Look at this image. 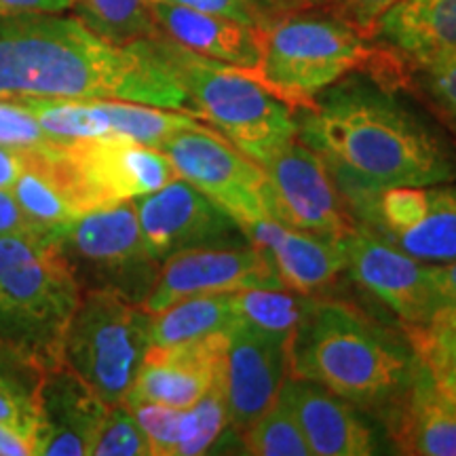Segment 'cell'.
<instances>
[{"instance_id": "obj_1", "label": "cell", "mask_w": 456, "mask_h": 456, "mask_svg": "<svg viewBox=\"0 0 456 456\" xmlns=\"http://www.w3.org/2000/svg\"><path fill=\"white\" fill-rule=\"evenodd\" d=\"M296 125L340 197L456 182L452 135L383 78L349 72L302 106Z\"/></svg>"}, {"instance_id": "obj_2", "label": "cell", "mask_w": 456, "mask_h": 456, "mask_svg": "<svg viewBox=\"0 0 456 456\" xmlns=\"http://www.w3.org/2000/svg\"><path fill=\"white\" fill-rule=\"evenodd\" d=\"M123 100L192 114L186 91L135 41L114 45L77 17L0 15V100Z\"/></svg>"}, {"instance_id": "obj_3", "label": "cell", "mask_w": 456, "mask_h": 456, "mask_svg": "<svg viewBox=\"0 0 456 456\" xmlns=\"http://www.w3.org/2000/svg\"><path fill=\"white\" fill-rule=\"evenodd\" d=\"M408 336L379 326L349 302L309 296L288 342V372L315 380L368 416L389 419L416 368Z\"/></svg>"}, {"instance_id": "obj_4", "label": "cell", "mask_w": 456, "mask_h": 456, "mask_svg": "<svg viewBox=\"0 0 456 456\" xmlns=\"http://www.w3.org/2000/svg\"><path fill=\"white\" fill-rule=\"evenodd\" d=\"M138 43L182 85L192 114L252 161L265 165L298 140L292 106L271 94L249 70L199 55L163 32Z\"/></svg>"}, {"instance_id": "obj_5", "label": "cell", "mask_w": 456, "mask_h": 456, "mask_svg": "<svg viewBox=\"0 0 456 456\" xmlns=\"http://www.w3.org/2000/svg\"><path fill=\"white\" fill-rule=\"evenodd\" d=\"M81 296V283L43 239L0 237V349L38 370L60 366Z\"/></svg>"}, {"instance_id": "obj_6", "label": "cell", "mask_w": 456, "mask_h": 456, "mask_svg": "<svg viewBox=\"0 0 456 456\" xmlns=\"http://www.w3.org/2000/svg\"><path fill=\"white\" fill-rule=\"evenodd\" d=\"M260 30L254 74L289 106H309L370 57L362 32L323 13H281Z\"/></svg>"}, {"instance_id": "obj_7", "label": "cell", "mask_w": 456, "mask_h": 456, "mask_svg": "<svg viewBox=\"0 0 456 456\" xmlns=\"http://www.w3.org/2000/svg\"><path fill=\"white\" fill-rule=\"evenodd\" d=\"M152 313L106 289H85L61 342V366L108 406L127 399L151 340Z\"/></svg>"}, {"instance_id": "obj_8", "label": "cell", "mask_w": 456, "mask_h": 456, "mask_svg": "<svg viewBox=\"0 0 456 456\" xmlns=\"http://www.w3.org/2000/svg\"><path fill=\"white\" fill-rule=\"evenodd\" d=\"M37 152L78 214L131 201L178 178L165 152L121 135L53 140Z\"/></svg>"}, {"instance_id": "obj_9", "label": "cell", "mask_w": 456, "mask_h": 456, "mask_svg": "<svg viewBox=\"0 0 456 456\" xmlns=\"http://www.w3.org/2000/svg\"><path fill=\"white\" fill-rule=\"evenodd\" d=\"M51 245L85 289H106L144 305L161 265L146 249L134 203L85 212L49 232Z\"/></svg>"}, {"instance_id": "obj_10", "label": "cell", "mask_w": 456, "mask_h": 456, "mask_svg": "<svg viewBox=\"0 0 456 456\" xmlns=\"http://www.w3.org/2000/svg\"><path fill=\"white\" fill-rule=\"evenodd\" d=\"M159 151L167 155L178 178L218 203L241 228L271 218L265 167L245 157L218 131L195 123L169 135Z\"/></svg>"}, {"instance_id": "obj_11", "label": "cell", "mask_w": 456, "mask_h": 456, "mask_svg": "<svg viewBox=\"0 0 456 456\" xmlns=\"http://www.w3.org/2000/svg\"><path fill=\"white\" fill-rule=\"evenodd\" d=\"M131 203L146 249L159 265L191 249L249 245L241 224L186 180H171Z\"/></svg>"}, {"instance_id": "obj_12", "label": "cell", "mask_w": 456, "mask_h": 456, "mask_svg": "<svg viewBox=\"0 0 456 456\" xmlns=\"http://www.w3.org/2000/svg\"><path fill=\"white\" fill-rule=\"evenodd\" d=\"M342 245L349 277L395 313L403 328L423 326L448 305L433 275V265L412 258L357 224L342 237Z\"/></svg>"}, {"instance_id": "obj_13", "label": "cell", "mask_w": 456, "mask_h": 456, "mask_svg": "<svg viewBox=\"0 0 456 456\" xmlns=\"http://www.w3.org/2000/svg\"><path fill=\"white\" fill-rule=\"evenodd\" d=\"M55 140L121 135L138 144L161 148L175 131L199 123L195 114L123 100L13 98Z\"/></svg>"}, {"instance_id": "obj_14", "label": "cell", "mask_w": 456, "mask_h": 456, "mask_svg": "<svg viewBox=\"0 0 456 456\" xmlns=\"http://www.w3.org/2000/svg\"><path fill=\"white\" fill-rule=\"evenodd\" d=\"M271 218L309 235L342 239L355 228L338 188L317 152L300 140L265 165Z\"/></svg>"}, {"instance_id": "obj_15", "label": "cell", "mask_w": 456, "mask_h": 456, "mask_svg": "<svg viewBox=\"0 0 456 456\" xmlns=\"http://www.w3.org/2000/svg\"><path fill=\"white\" fill-rule=\"evenodd\" d=\"M249 288H283L269 256L249 245L191 249L167 258L144 300L148 313L199 294H231Z\"/></svg>"}, {"instance_id": "obj_16", "label": "cell", "mask_w": 456, "mask_h": 456, "mask_svg": "<svg viewBox=\"0 0 456 456\" xmlns=\"http://www.w3.org/2000/svg\"><path fill=\"white\" fill-rule=\"evenodd\" d=\"M108 408L61 363L43 370L34 391V454H91Z\"/></svg>"}, {"instance_id": "obj_17", "label": "cell", "mask_w": 456, "mask_h": 456, "mask_svg": "<svg viewBox=\"0 0 456 456\" xmlns=\"http://www.w3.org/2000/svg\"><path fill=\"white\" fill-rule=\"evenodd\" d=\"M288 379V342L254 332L243 323L228 330L222 393L228 425L241 433L277 402Z\"/></svg>"}, {"instance_id": "obj_18", "label": "cell", "mask_w": 456, "mask_h": 456, "mask_svg": "<svg viewBox=\"0 0 456 456\" xmlns=\"http://www.w3.org/2000/svg\"><path fill=\"white\" fill-rule=\"evenodd\" d=\"M228 332L148 349L125 406L140 402L191 408L212 387L222 383Z\"/></svg>"}, {"instance_id": "obj_19", "label": "cell", "mask_w": 456, "mask_h": 456, "mask_svg": "<svg viewBox=\"0 0 456 456\" xmlns=\"http://www.w3.org/2000/svg\"><path fill=\"white\" fill-rule=\"evenodd\" d=\"M279 399L294 414L313 456H368L380 452L379 436L368 416L315 380L288 376Z\"/></svg>"}, {"instance_id": "obj_20", "label": "cell", "mask_w": 456, "mask_h": 456, "mask_svg": "<svg viewBox=\"0 0 456 456\" xmlns=\"http://www.w3.org/2000/svg\"><path fill=\"white\" fill-rule=\"evenodd\" d=\"M249 243L269 256L283 288L300 296H315L345 271L342 239H326L288 228L273 218L243 226Z\"/></svg>"}, {"instance_id": "obj_21", "label": "cell", "mask_w": 456, "mask_h": 456, "mask_svg": "<svg viewBox=\"0 0 456 456\" xmlns=\"http://www.w3.org/2000/svg\"><path fill=\"white\" fill-rule=\"evenodd\" d=\"M385 427L397 452L456 456V397L436 383L420 359Z\"/></svg>"}, {"instance_id": "obj_22", "label": "cell", "mask_w": 456, "mask_h": 456, "mask_svg": "<svg viewBox=\"0 0 456 456\" xmlns=\"http://www.w3.org/2000/svg\"><path fill=\"white\" fill-rule=\"evenodd\" d=\"M372 30L408 68L456 57V0H397Z\"/></svg>"}, {"instance_id": "obj_23", "label": "cell", "mask_w": 456, "mask_h": 456, "mask_svg": "<svg viewBox=\"0 0 456 456\" xmlns=\"http://www.w3.org/2000/svg\"><path fill=\"white\" fill-rule=\"evenodd\" d=\"M151 4L152 20L171 41L195 51L199 55L232 64L243 70H254L260 60V30L241 24L231 17L208 13L182 4L155 3Z\"/></svg>"}, {"instance_id": "obj_24", "label": "cell", "mask_w": 456, "mask_h": 456, "mask_svg": "<svg viewBox=\"0 0 456 456\" xmlns=\"http://www.w3.org/2000/svg\"><path fill=\"white\" fill-rule=\"evenodd\" d=\"M231 294L188 296L171 302L163 311L152 313V345L171 346L228 332L237 323Z\"/></svg>"}, {"instance_id": "obj_25", "label": "cell", "mask_w": 456, "mask_h": 456, "mask_svg": "<svg viewBox=\"0 0 456 456\" xmlns=\"http://www.w3.org/2000/svg\"><path fill=\"white\" fill-rule=\"evenodd\" d=\"M387 241L427 265L456 262V182L429 186L423 218Z\"/></svg>"}, {"instance_id": "obj_26", "label": "cell", "mask_w": 456, "mask_h": 456, "mask_svg": "<svg viewBox=\"0 0 456 456\" xmlns=\"http://www.w3.org/2000/svg\"><path fill=\"white\" fill-rule=\"evenodd\" d=\"M11 195L20 203L26 218L41 231L43 241L55 228L64 226L77 216H81L61 192L60 184L49 174V169L45 167L37 146H26V169L15 182Z\"/></svg>"}, {"instance_id": "obj_27", "label": "cell", "mask_w": 456, "mask_h": 456, "mask_svg": "<svg viewBox=\"0 0 456 456\" xmlns=\"http://www.w3.org/2000/svg\"><path fill=\"white\" fill-rule=\"evenodd\" d=\"M239 323L271 338L289 342L305 315L309 296L285 288H249L231 294Z\"/></svg>"}, {"instance_id": "obj_28", "label": "cell", "mask_w": 456, "mask_h": 456, "mask_svg": "<svg viewBox=\"0 0 456 456\" xmlns=\"http://www.w3.org/2000/svg\"><path fill=\"white\" fill-rule=\"evenodd\" d=\"M77 20L114 45H131L159 32L148 0H74Z\"/></svg>"}, {"instance_id": "obj_29", "label": "cell", "mask_w": 456, "mask_h": 456, "mask_svg": "<svg viewBox=\"0 0 456 456\" xmlns=\"http://www.w3.org/2000/svg\"><path fill=\"white\" fill-rule=\"evenodd\" d=\"M239 448L256 456H313L294 414L277 402L260 419L239 433Z\"/></svg>"}, {"instance_id": "obj_30", "label": "cell", "mask_w": 456, "mask_h": 456, "mask_svg": "<svg viewBox=\"0 0 456 456\" xmlns=\"http://www.w3.org/2000/svg\"><path fill=\"white\" fill-rule=\"evenodd\" d=\"M43 370L0 349V423L13 427L32 444L34 391ZM34 450V448H32Z\"/></svg>"}, {"instance_id": "obj_31", "label": "cell", "mask_w": 456, "mask_h": 456, "mask_svg": "<svg viewBox=\"0 0 456 456\" xmlns=\"http://www.w3.org/2000/svg\"><path fill=\"white\" fill-rule=\"evenodd\" d=\"M228 433H235L228 425V410L222 393V383L212 387L205 395L184 410V436L178 456H197L212 452Z\"/></svg>"}, {"instance_id": "obj_32", "label": "cell", "mask_w": 456, "mask_h": 456, "mask_svg": "<svg viewBox=\"0 0 456 456\" xmlns=\"http://www.w3.org/2000/svg\"><path fill=\"white\" fill-rule=\"evenodd\" d=\"M410 70L420 98L456 142V57L412 66Z\"/></svg>"}, {"instance_id": "obj_33", "label": "cell", "mask_w": 456, "mask_h": 456, "mask_svg": "<svg viewBox=\"0 0 456 456\" xmlns=\"http://www.w3.org/2000/svg\"><path fill=\"white\" fill-rule=\"evenodd\" d=\"M98 456H148L151 446H148L146 433L142 429L138 419L134 412L125 406L108 408V412L102 420V427L95 437L94 452Z\"/></svg>"}, {"instance_id": "obj_34", "label": "cell", "mask_w": 456, "mask_h": 456, "mask_svg": "<svg viewBox=\"0 0 456 456\" xmlns=\"http://www.w3.org/2000/svg\"><path fill=\"white\" fill-rule=\"evenodd\" d=\"M146 433L151 454L178 456L184 436V410L163 406V403L140 402L127 406Z\"/></svg>"}, {"instance_id": "obj_35", "label": "cell", "mask_w": 456, "mask_h": 456, "mask_svg": "<svg viewBox=\"0 0 456 456\" xmlns=\"http://www.w3.org/2000/svg\"><path fill=\"white\" fill-rule=\"evenodd\" d=\"M155 3L182 4L208 13L224 15L241 24L262 28L289 7L288 0H155Z\"/></svg>"}, {"instance_id": "obj_36", "label": "cell", "mask_w": 456, "mask_h": 456, "mask_svg": "<svg viewBox=\"0 0 456 456\" xmlns=\"http://www.w3.org/2000/svg\"><path fill=\"white\" fill-rule=\"evenodd\" d=\"M53 140L24 106L15 100H0V144L38 146Z\"/></svg>"}, {"instance_id": "obj_37", "label": "cell", "mask_w": 456, "mask_h": 456, "mask_svg": "<svg viewBox=\"0 0 456 456\" xmlns=\"http://www.w3.org/2000/svg\"><path fill=\"white\" fill-rule=\"evenodd\" d=\"M309 3L317 11L338 17L359 32H370L397 0H309Z\"/></svg>"}, {"instance_id": "obj_38", "label": "cell", "mask_w": 456, "mask_h": 456, "mask_svg": "<svg viewBox=\"0 0 456 456\" xmlns=\"http://www.w3.org/2000/svg\"><path fill=\"white\" fill-rule=\"evenodd\" d=\"M20 235L30 239H43L41 231L26 218L20 203L9 191H0V237Z\"/></svg>"}, {"instance_id": "obj_39", "label": "cell", "mask_w": 456, "mask_h": 456, "mask_svg": "<svg viewBox=\"0 0 456 456\" xmlns=\"http://www.w3.org/2000/svg\"><path fill=\"white\" fill-rule=\"evenodd\" d=\"M26 169V146L0 144V191H13Z\"/></svg>"}, {"instance_id": "obj_40", "label": "cell", "mask_w": 456, "mask_h": 456, "mask_svg": "<svg viewBox=\"0 0 456 456\" xmlns=\"http://www.w3.org/2000/svg\"><path fill=\"white\" fill-rule=\"evenodd\" d=\"M74 0H0V15L21 13H64Z\"/></svg>"}, {"instance_id": "obj_41", "label": "cell", "mask_w": 456, "mask_h": 456, "mask_svg": "<svg viewBox=\"0 0 456 456\" xmlns=\"http://www.w3.org/2000/svg\"><path fill=\"white\" fill-rule=\"evenodd\" d=\"M34 454L28 437L15 431L13 427L0 423V456H30Z\"/></svg>"}, {"instance_id": "obj_42", "label": "cell", "mask_w": 456, "mask_h": 456, "mask_svg": "<svg viewBox=\"0 0 456 456\" xmlns=\"http://www.w3.org/2000/svg\"><path fill=\"white\" fill-rule=\"evenodd\" d=\"M433 275H436V281L440 285L448 305H456V262H450V265H433Z\"/></svg>"}]
</instances>
